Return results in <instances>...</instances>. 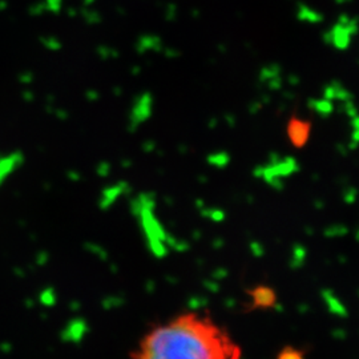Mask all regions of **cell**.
<instances>
[{
	"mask_svg": "<svg viewBox=\"0 0 359 359\" xmlns=\"http://www.w3.org/2000/svg\"><path fill=\"white\" fill-rule=\"evenodd\" d=\"M231 334L208 314L185 311L147 332L132 359H241Z\"/></svg>",
	"mask_w": 359,
	"mask_h": 359,
	"instance_id": "cell-1",
	"label": "cell"
},
{
	"mask_svg": "<svg viewBox=\"0 0 359 359\" xmlns=\"http://www.w3.org/2000/svg\"><path fill=\"white\" fill-rule=\"evenodd\" d=\"M15 163H16V158H15V157L0 160V181L10 173V170L13 169Z\"/></svg>",
	"mask_w": 359,
	"mask_h": 359,
	"instance_id": "cell-2",
	"label": "cell"
}]
</instances>
